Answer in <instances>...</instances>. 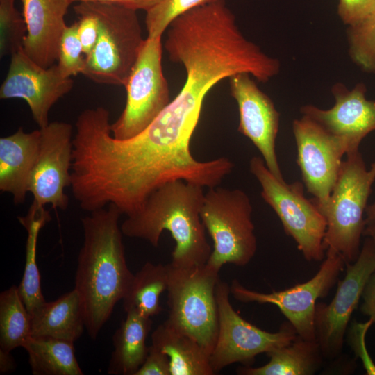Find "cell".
<instances>
[{"instance_id":"6da1fadb","label":"cell","mask_w":375,"mask_h":375,"mask_svg":"<svg viewBox=\"0 0 375 375\" xmlns=\"http://www.w3.org/2000/svg\"><path fill=\"white\" fill-rule=\"evenodd\" d=\"M113 204L81 218L83 243L78 256L74 289L83 309L85 324L96 339L116 303L127 292L133 274L125 257L119 219Z\"/></svg>"},{"instance_id":"7a4b0ae2","label":"cell","mask_w":375,"mask_h":375,"mask_svg":"<svg viewBox=\"0 0 375 375\" xmlns=\"http://www.w3.org/2000/svg\"><path fill=\"white\" fill-rule=\"evenodd\" d=\"M203 187L183 180L166 183L155 190L136 212L121 225L122 233L157 247L164 231L175 241L171 264L190 267L206 264L211 254L200 212Z\"/></svg>"},{"instance_id":"3957f363","label":"cell","mask_w":375,"mask_h":375,"mask_svg":"<svg viewBox=\"0 0 375 375\" xmlns=\"http://www.w3.org/2000/svg\"><path fill=\"white\" fill-rule=\"evenodd\" d=\"M328 201L317 206L326 219L325 251L340 253L346 264L354 262L360 251L365 228L367 200L375 181V161L367 169L361 153H347Z\"/></svg>"},{"instance_id":"277c9868","label":"cell","mask_w":375,"mask_h":375,"mask_svg":"<svg viewBox=\"0 0 375 375\" xmlns=\"http://www.w3.org/2000/svg\"><path fill=\"white\" fill-rule=\"evenodd\" d=\"M167 306L170 324L196 340L210 356L218 333L216 288L220 270L207 262L168 264Z\"/></svg>"},{"instance_id":"5b68a950","label":"cell","mask_w":375,"mask_h":375,"mask_svg":"<svg viewBox=\"0 0 375 375\" xmlns=\"http://www.w3.org/2000/svg\"><path fill=\"white\" fill-rule=\"evenodd\" d=\"M83 2L97 17L99 32L82 74L97 83L124 86L145 40L137 11L99 1Z\"/></svg>"},{"instance_id":"8992f818","label":"cell","mask_w":375,"mask_h":375,"mask_svg":"<svg viewBox=\"0 0 375 375\" xmlns=\"http://www.w3.org/2000/svg\"><path fill=\"white\" fill-rule=\"evenodd\" d=\"M252 206L240 189L210 188L204 195L200 215L213 242L207 262L220 270L225 264L247 265L257 250Z\"/></svg>"},{"instance_id":"52a82bcc","label":"cell","mask_w":375,"mask_h":375,"mask_svg":"<svg viewBox=\"0 0 375 375\" xmlns=\"http://www.w3.org/2000/svg\"><path fill=\"white\" fill-rule=\"evenodd\" d=\"M249 169L260 184L262 198L276 212L304 258L308 262L322 261L326 222L312 199L305 197L303 184L278 180L258 156L251 158Z\"/></svg>"},{"instance_id":"ba28073f","label":"cell","mask_w":375,"mask_h":375,"mask_svg":"<svg viewBox=\"0 0 375 375\" xmlns=\"http://www.w3.org/2000/svg\"><path fill=\"white\" fill-rule=\"evenodd\" d=\"M161 38L147 37L124 87L126 101L118 119L110 124L117 140L143 131L169 103L168 83L162 73Z\"/></svg>"},{"instance_id":"9c48e42d","label":"cell","mask_w":375,"mask_h":375,"mask_svg":"<svg viewBox=\"0 0 375 375\" xmlns=\"http://www.w3.org/2000/svg\"><path fill=\"white\" fill-rule=\"evenodd\" d=\"M230 285L219 281L216 288L218 333L210 362L215 373L240 362L251 366L256 357L288 344L297 333L288 321L276 332H268L243 319L232 306Z\"/></svg>"},{"instance_id":"30bf717a","label":"cell","mask_w":375,"mask_h":375,"mask_svg":"<svg viewBox=\"0 0 375 375\" xmlns=\"http://www.w3.org/2000/svg\"><path fill=\"white\" fill-rule=\"evenodd\" d=\"M346 263L342 256L326 251L319 270L308 281L282 290L262 293L247 288L237 279L230 285L231 294L238 301L270 303L277 306L300 337L316 340L314 318L317 301L324 298L338 283Z\"/></svg>"},{"instance_id":"8fae6325","label":"cell","mask_w":375,"mask_h":375,"mask_svg":"<svg viewBox=\"0 0 375 375\" xmlns=\"http://www.w3.org/2000/svg\"><path fill=\"white\" fill-rule=\"evenodd\" d=\"M344 278L338 280L334 297L328 303L317 302L314 326L324 358L338 357L352 313L358 306L365 286L375 272V244L366 237L358 258L346 264Z\"/></svg>"},{"instance_id":"7c38bea8","label":"cell","mask_w":375,"mask_h":375,"mask_svg":"<svg viewBox=\"0 0 375 375\" xmlns=\"http://www.w3.org/2000/svg\"><path fill=\"white\" fill-rule=\"evenodd\" d=\"M292 132L303 185L314 196L315 203L324 205L335 185L342 157L350 151L349 143L305 115L293 121Z\"/></svg>"},{"instance_id":"4fadbf2b","label":"cell","mask_w":375,"mask_h":375,"mask_svg":"<svg viewBox=\"0 0 375 375\" xmlns=\"http://www.w3.org/2000/svg\"><path fill=\"white\" fill-rule=\"evenodd\" d=\"M40 151L28 181V192L38 205L50 204L67 209L69 198L65 189L71 184L73 160L72 126L62 122L40 128Z\"/></svg>"},{"instance_id":"5bb4252c","label":"cell","mask_w":375,"mask_h":375,"mask_svg":"<svg viewBox=\"0 0 375 375\" xmlns=\"http://www.w3.org/2000/svg\"><path fill=\"white\" fill-rule=\"evenodd\" d=\"M73 85L71 77L62 75L57 64L42 67L31 60L22 47L11 55L6 77L0 88V98L26 101L35 122L43 128L49 124L51 107L69 92Z\"/></svg>"},{"instance_id":"9a60e30c","label":"cell","mask_w":375,"mask_h":375,"mask_svg":"<svg viewBox=\"0 0 375 375\" xmlns=\"http://www.w3.org/2000/svg\"><path fill=\"white\" fill-rule=\"evenodd\" d=\"M251 76L238 73L228 78L231 94L239 110L238 131L256 146L269 171L285 181L276 152L280 114Z\"/></svg>"},{"instance_id":"2e32d148","label":"cell","mask_w":375,"mask_h":375,"mask_svg":"<svg viewBox=\"0 0 375 375\" xmlns=\"http://www.w3.org/2000/svg\"><path fill=\"white\" fill-rule=\"evenodd\" d=\"M331 92L335 98L332 108L322 109L308 104L303 106L300 112L331 133L344 138L349 152L358 151L362 140L375 131V101L367 99V88L362 83L351 90L338 83Z\"/></svg>"},{"instance_id":"e0dca14e","label":"cell","mask_w":375,"mask_h":375,"mask_svg":"<svg viewBox=\"0 0 375 375\" xmlns=\"http://www.w3.org/2000/svg\"><path fill=\"white\" fill-rule=\"evenodd\" d=\"M70 0H22L27 33L23 49L35 62L44 68L58 59V46L66 26L65 17Z\"/></svg>"},{"instance_id":"ac0fdd59","label":"cell","mask_w":375,"mask_h":375,"mask_svg":"<svg viewBox=\"0 0 375 375\" xmlns=\"http://www.w3.org/2000/svg\"><path fill=\"white\" fill-rule=\"evenodd\" d=\"M40 140V129L26 133L22 127L0 138V190L11 194L15 204L26 199Z\"/></svg>"},{"instance_id":"d6986e66","label":"cell","mask_w":375,"mask_h":375,"mask_svg":"<svg viewBox=\"0 0 375 375\" xmlns=\"http://www.w3.org/2000/svg\"><path fill=\"white\" fill-rule=\"evenodd\" d=\"M31 316V336L74 342L85 328L82 303L74 288L53 301H45Z\"/></svg>"},{"instance_id":"ffe728a7","label":"cell","mask_w":375,"mask_h":375,"mask_svg":"<svg viewBox=\"0 0 375 375\" xmlns=\"http://www.w3.org/2000/svg\"><path fill=\"white\" fill-rule=\"evenodd\" d=\"M151 345L168 356L171 375L215 374L204 348L167 320L152 333Z\"/></svg>"},{"instance_id":"44dd1931","label":"cell","mask_w":375,"mask_h":375,"mask_svg":"<svg viewBox=\"0 0 375 375\" xmlns=\"http://www.w3.org/2000/svg\"><path fill=\"white\" fill-rule=\"evenodd\" d=\"M152 320L139 312L130 310L115 331L113 351L107 372L112 375H135L145 360L149 351L146 339Z\"/></svg>"},{"instance_id":"7402d4cb","label":"cell","mask_w":375,"mask_h":375,"mask_svg":"<svg viewBox=\"0 0 375 375\" xmlns=\"http://www.w3.org/2000/svg\"><path fill=\"white\" fill-rule=\"evenodd\" d=\"M269 360L264 365L240 367L241 375H312L322 367L323 355L317 340L297 335L290 343L266 353Z\"/></svg>"},{"instance_id":"603a6c76","label":"cell","mask_w":375,"mask_h":375,"mask_svg":"<svg viewBox=\"0 0 375 375\" xmlns=\"http://www.w3.org/2000/svg\"><path fill=\"white\" fill-rule=\"evenodd\" d=\"M17 218L27 231L26 263L18 290L25 306L31 314L46 301L42 292L36 253L39 233L51 218L49 211L44 206H39L33 201L27 214Z\"/></svg>"},{"instance_id":"cb8c5ba5","label":"cell","mask_w":375,"mask_h":375,"mask_svg":"<svg viewBox=\"0 0 375 375\" xmlns=\"http://www.w3.org/2000/svg\"><path fill=\"white\" fill-rule=\"evenodd\" d=\"M72 342L31 336L24 345L33 375H83Z\"/></svg>"},{"instance_id":"d4e9b609","label":"cell","mask_w":375,"mask_h":375,"mask_svg":"<svg viewBox=\"0 0 375 375\" xmlns=\"http://www.w3.org/2000/svg\"><path fill=\"white\" fill-rule=\"evenodd\" d=\"M168 282V264L147 262L133 275L122 299L124 311L134 310L147 317L158 315L162 310L160 296L167 291Z\"/></svg>"},{"instance_id":"484cf974","label":"cell","mask_w":375,"mask_h":375,"mask_svg":"<svg viewBox=\"0 0 375 375\" xmlns=\"http://www.w3.org/2000/svg\"><path fill=\"white\" fill-rule=\"evenodd\" d=\"M31 337V316L18 287L12 285L0 294V349L11 351Z\"/></svg>"},{"instance_id":"4316f807","label":"cell","mask_w":375,"mask_h":375,"mask_svg":"<svg viewBox=\"0 0 375 375\" xmlns=\"http://www.w3.org/2000/svg\"><path fill=\"white\" fill-rule=\"evenodd\" d=\"M347 39L351 60L362 70L375 74V12L347 26Z\"/></svg>"},{"instance_id":"83f0119b","label":"cell","mask_w":375,"mask_h":375,"mask_svg":"<svg viewBox=\"0 0 375 375\" xmlns=\"http://www.w3.org/2000/svg\"><path fill=\"white\" fill-rule=\"evenodd\" d=\"M27 27L15 0H0V55H12L23 47Z\"/></svg>"},{"instance_id":"f1b7e54d","label":"cell","mask_w":375,"mask_h":375,"mask_svg":"<svg viewBox=\"0 0 375 375\" xmlns=\"http://www.w3.org/2000/svg\"><path fill=\"white\" fill-rule=\"evenodd\" d=\"M218 0H162L146 12L145 25L147 37H162L170 23L191 9Z\"/></svg>"},{"instance_id":"f546056e","label":"cell","mask_w":375,"mask_h":375,"mask_svg":"<svg viewBox=\"0 0 375 375\" xmlns=\"http://www.w3.org/2000/svg\"><path fill=\"white\" fill-rule=\"evenodd\" d=\"M57 60V66L65 77L83 73L85 56L78 34L77 22L65 28L58 46Z\"/></svg>"},{"instance_id":"4dcf8cb0","label":"cell","mask_w":375,"mask_h":375,"mask_svg":"<svg viewBox=\"0 0 375 375\" xmlns=\"http://www.w3.org/2000/svg\"><path fill=\"white\" fill-rule=\"evenodd\" d=\"M74 11L78 16V34L86 58L97 44L99 32V21L83 1L77 2L74 6Z\"/></svg>"},{"instance_id":"1f68e13d","label":"cell","mask_w":375,"mask_h":375,"mask_svg":"<svg viewBox=\"0 0 375 375\" xmlns=\"http://www.w3.org/2000/svg\"><path fill=\"white\" fill-rule=\"evenodd\" d=\"M373 324L369 318L365 322H354L348 335L349 344L356 356L361 360L367 375H375V363L367 351L365 342L367 332Z\"/></svg>"},{"instance_id":"d6a6232c","label":"cell","mask_w":375,"mask_h":375,"mask_svg":"<svg viewBox=\"0 0 375 375\" xmlns=\"http://www.w3.org/2000/svg\"><path fill=\"white\" fill-rule=\"evenodd\" d=\"M375 12V0H338V15L347 26L354 25Z\"/></svg>"},{"instance_id":"836d02e7","label":"cell","mask_w":375,"mask_h":375,"mask_svg":"<svg viewBox=\"0 0 375 375\" xmlns=\"http://www.w3.org/2000/svg\"><path fill=\"white\" fill-rule=\"evenodd\" d=\"M135 375H171L168 356L149 346L147 358Z\"/></svg>"},{"instance_id":"e575fe53","label":"cell","mask_w":375,"mask_h":375,"mask_svg":"<svg viewBox=\"0 0 375 375\" xmlns=\"http://www.w3.org/2000/svg\"><path fill=\"white\" fill-rule=\"evenodd\" d=\"M360 311L375 324V272L369 277L362 294Z\"/></svg>"},{"instance_id":"d590c367","label":"cell","mask_w":375,"mask_h":375,"mask_svg":"<svg viewBox=\"0 0 375 375\" xmlns=\"http://www.w3.org/2000/svg\"><path fill=\"white\" fill-rule=\"evenodd\" d=\"M73 2L99 1L124 6L134 10H142L148 11L156 6L162 0H70Z\"/></svg>"},{"instance_id":"8d00e7d4","label":"cell","mask_w":375,"mask_h":375,"mask_svg":"<svg viewBox=\"0 0 375 375\" xmlns=\"http://www.w3.org/2000/svg\"><path fill=\"white\" fill-rule=\"evenodd\" d=\"M16 367V362L11 356L10 351L0 349V373H10Z\"/></svg>"},{"instance_id":"74e56055","label":"cell","mask_w":375,"mask_h":375,"mask_svg":"<svg viewBox=\"0 0 375 375\" xmlns=\"http://www.w3.org/2000/svg\"><path fill=\"white\" fill-rule=\"evenodd\" d=\"M365 226L375 225V201L367 205L365 214Z\"/></svg>"},{"instance_id":"f35d334b","label":"cell","mask_w":375,"mask_h":375,"mask_svg":"<svg viewBox=\"0 0 375 375\" xmlns=\"http://www.w3.org/2000/svg\"><path fill=\"white\" fill-rule=\"evenodd\" d=\"M363 235L371 238L375 244V225L365 226Z\"/></svg>"}]
</instances>
